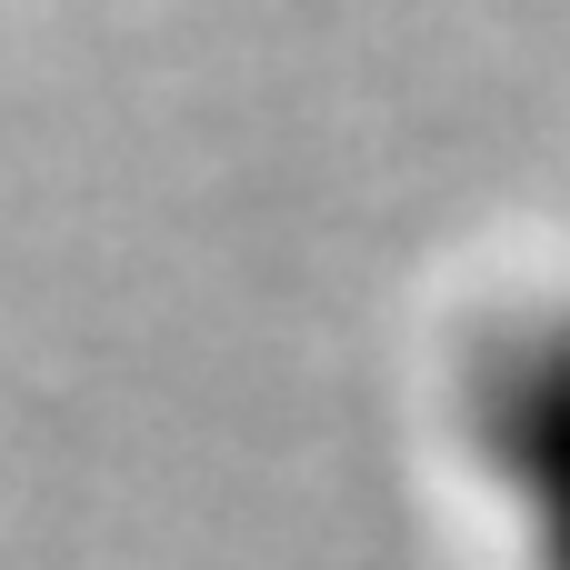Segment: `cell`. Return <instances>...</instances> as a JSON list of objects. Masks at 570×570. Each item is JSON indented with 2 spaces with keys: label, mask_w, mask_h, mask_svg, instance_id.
I'll use <instances>...</instances> for the list:
<instances>
[{
  "label": "cell",
  "mask_w": 570,
  "mask_h": 570,
  "mask_svg": "<svg viewBox=\"0 0 570 570\" xmlns=\"http://www.w3.org/2000/svg\"><path fill=\"white\" fill-rule=\"evenodd\" d=\"M461 431L521 521V561L570 570V301L511 311L461 381Z\"/></svg>",
  "instance_id": "obj_1"
}]
</instances>
